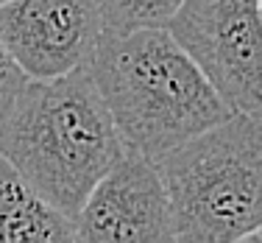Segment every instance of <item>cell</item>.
Masks as SVG:
<instances>
[{
    "instance_id": "4",
    "label": "cell",
    "mask_w": 262,
    "mask_h": 243,
    "mask_svg": "<svg viewBox=\"0 0 262 243\" xmlns=\"http://www.w3.org/2000/svg\"><path fill=\"white\" fill-rule=\"evenodd\" d=\"M165 28L207 76L229 112L259 115V0H182Z\"/></svg>"
},
{
    "instance_id": "10",
    "label": "cell",
    "mask_w": 262,
    "mask_h": 243,
    "mask_svg": "<svg viewBox=\"0 0 262 243\" xmlns=\"http://www.w3.org/2000/svg\"><path fill=\"white\" fill-rule=\"evenodd\" d=\"M0 3H6V0H0Z\"/></svg>"
},
{
    "instance_id": "3",
    "label": "cell",
    "mask_w": 262,
    "mask_h": 243,
    "mask_svg": "<svg viewBox=\"0 0 262 243\" xmlns=\"http://www.w3.org/2000/svg\"><path fill=\"white\" fill-rule=\"evenodd\" d=\"M179 243H262V123L229 112L157 159Z\"/></svg>"
},
{
    "instance_id": "8",
    "label": "cell",
    "mask_w": 262,
    "mask_h": 243,
    "mask_svg": "<svg viewBox=\"0 0 262 243\" xmlns=\"http://www.w3.org/2000/svg\"><path fill=\"white\" fill-rule=\"evenodd\" d=\"M103 34L137 28H165L182 0H95Z\"/></svg>"
},
{
    "instance_id": "5",
    "label": "cell",
    "mask_w": 262,
    "mask_h": 243,
    "mask_svg": "<svg viewBox=\"0 0 262 243\" xmlns=\"http://www.w3.org/2000/svg\"><path fill=\"white\" fill-rule=\"evenodd\" d=\"M101 34L95 0L0 3V39L28 78H53L86 65Z\"/></svg>"
},
{
    "instance_id": "7",
    "label": "cell",
    "mask_w": 262,
    "mask_h": 243,
    "mask_svg": "<svg viewBox=\"0 0 262 243\" xmlns=\"http://www.w3.org/2000/svg\"><path fill=\"white\" fill-rule=\"evenodd\" d=\"M76 224L48 204L0 154V243H67Z\"/></svg>"
},
{
    "instance_id": "2",
    "label": "cell",
    "mask_w": 262,
    "mask_h": 243,
    "mask_svg": "<svg viewBox=\"0 0 262 243\" xmlns=\"http://www.w3.org/2000/svg\"><path fill=\"white\" fill-rule=\"evenodd\" d=\"M123 148L157 159L229 107L167 28L101 34L86 62Z\"/></svg>"
},
{
    "instance_id": "1",
    "label": "cell",
    "mask_w": 262,
    "mask_h": 243,
    "mask_svg": "<svg viewBox=\"0 0 262 243\" xmlns=\"http://www.w3.org/2000/svg\"><path fill=\"white\" fill-rule=\"evenodd\" d=\"M123 151L86 65L53 78H31L0 123V154L70 221Z\"/></svg>"
},
{
    "instance_id": "6",
    "label": "cell",
    "mask_w": 262,
    "mask_h": 243,
    "mask_svg": "<svg viewBox=\"0 0 262 243\" xmlns=\"http://www.w3.org/2000/svg\"><path fill=\"white\" fill-rule=\"evenodd\" d=\"M76 240L157 243L176 240L167 193L148 157L123 151L84 198L76 215Z\"/></svg>"
},
{
    "instance_id": "9",
    "label": "cell",
    "mask_w": 262,
    "mask_h": 243,
    "mask_svg": "<svg viewBox=\"0 0 262 243\" xmlns=\"http://www.w3.org/2000/svg\"><path fill=\"white\" fill-rule=\"evenodd\" d=\"M28 73L17 65V59L9 53V48L0 39V123L6 120V115L11 112L14 101L20 98V92L28 84Z\"/></svg>"
}]
</instances>
